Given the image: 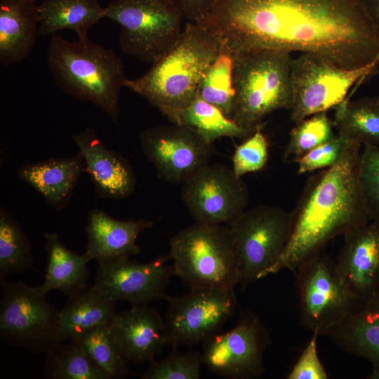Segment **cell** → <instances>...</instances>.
<instances>
[{
    "mask_svg": "<svg viewBox=\"0 0 379 379\" xmlns=\"http://www.w3.org/2000/svg\"><path fill=\"white\" fill-rule=\"evenodd\" d=\"M168 345L193 346L220 332L238 305L234 288H190L180 297L165 295Z\"/></svg>",
    "mask_w": 379,
    "mask_h": 379,
    "instance_id": "obj_11",
    "label": "cell"
},
{
    "mask_svg": "<svg viewBox=\"0 0 379 379\" xmlns=\"http://www.w3.org/2000/svg\"><path fill=\"white\" fill-rule=\"evenodd\" d=\"M343 236L337 271L350 296L359 302L379 292V221L370 220Z\"/></svg>",
    "mask_w": 379,
    "mask_h": 379,
    "instance_id": "obj_17",
    "label": "cell"
},
{
    "mask_svg": "<svg viewBox=\"0 0 379 379\" xmlns=\"http://www.w3.org/2000/svg\"><path fill=\"white\" fill-rule=\"evenodd\" d=\"M361 144L350 141L333 166L312 175L291 214L288 243L262 279L295 272L329 241L370 221L359 181Z\"/></svg>",
    "mask_w": 379,
    "mask_h": 379,
    "instance_id": "obj_2",
    "label": "cell"
},
{
    "mask_svg": "<svg viewBox=\"0 0 379 379\" xmlns=\"http://www.w3.org/2000/svg\"><path fill=\"white\" fill-rule=\"evenodd\" d=\"M349 142L337 134L331 140L314 147L296 161L298 173L304 174L333 166L341 157Z\"/></svg>",
    "mask_w": 379,
    "mask_h": 379,
    "instance_id": "obj_37",
    "label": "cell"
},
{
    "mask_svg": "<svg viewBox=\"0 0 379 379\" xmlns=\"http://www.w3.org/2000/svg\"><path fill=\"white\" fill-rule=\"evenodd\" d=\"M32 267V251L26 234L6 211L1 209L0 281Z\"/></svg>",
    "mask_w": 379,
    "mask_h": 379,
    "instance_id": "obj_31",
    "label": "cell"
},
{
    "mask_svg": "<svg viewBox=\"0 0 379 379\" xmlns=\"http://www.w3.org/2000/svg\"><path fill=\"white\" fill-rule=\"evenodd\" d=\"M359 181L369 220L379 221V147L365 145L361 152Z\"/></svg>",
    "mask_w": 379,
    "mask_h": 379,
    "instance_id": "obj_35",
    "label": "cell"
},
{
    "mask_svg": "<svg viewBox=\"0 0 379 379\" xmlns=\"http://www.w3.org/2000/svg\"><path fill=\"white\" fill-rule=\"evenodd\" d=\"M169 260L168 255L147 263L129 257L98 262L93 284L107 298L132 305L164 299L169 279L174 275L173 267L166 265Z\"/></svg>",
    "mask_w": 379,
    "mask_h": 379,
    "instance_id": "obj_16",
    "label": "cell"
},
{
    "mask_svg": "<svg viewBox=\"0 0 379 379\" xmlns=\"http://www.w3.org/2000/svg\"><path fill=\"white\" fill-rule=\"evenodd\" d=\"M333 123L326 112L315 114L296 124L290 133V138L284 154L286 162H296L314 147L335 136Z\"/></svg>",
    "mask_w": 379,
    "mask_h": 379,
    "instance_id": "obj_33",
    "label": "cell"
},
{
    "mask_svg": "<svg viewBox=\"0 0 379 379\" xmlns=\"http://www.w3.org/2000/svg\"><path fill=\"white\" fill-rule=\"evenodd\" d=\"M379 62L347 69L321 55L302 53L292 60L291 117L296 124L308 117L335 107L346 99L354 83L375 74Z\"/></svg>",
    "mask_w": 379,
    "mask_h": 379,
    "instance_id": "obj_9",
    "label": "cell"
},
{
    "mask_svg": "<svg viewBox=\"0 0 379 379\" xmlns=\"http://www.w3.org/2000/svg\"><path fill=\"white\" fill-rule=\"evenodd\" d=\"M201 25L230 56L282 49L347 69L379 62V30L361 0H215Z\"/></svg>",
    "mask_w": 379,
    "mask_h": 379,
    "instance_id": "obj_1",
    "label": "cell"
},
{
    "mask_svg": "<svg viewBox=\"0 0 379 379\" xmlns=\"http://www.w3.org/2000/svg\"><path fill=\"white\" fill-rule=\"evenodd\" d=\"M270 344L267 328L251 310L241 312L236 326L203 343L202 364L212 373L232 379L260 376L263 354Z\"/></svg>",
    "mask_w": 379,
    "mask_h": 379,
    "instance_id": "obj_13",
    "label": "cell"
},
{
    "mask_svg": "<svg viewBox=\"0 0 379 379\" xmlns=\"http://www.w3.org/2000/svg\"><path fill=\"white\" fill-rule=\"evenodd\" d=\"M104 15L121 27V51L152 63L175 44L183 29L184 18L172 0H114L105 8Z\"/></svg>",
    "mask_w": 379,
    "mask_h": 379,
    "instance_id": "obj_7",
    "label": "cell"
},
{
    "mask_svg": "<svg viewBox=\"0 0 379 379\" xmlns=\"http://www.w3.org/2000/svg\"><path fill=\"white\" fill-rule=\"evenodd\" d=\"M166 117L174 124L197 130L211 143L223 137L246 139L254 133L240 128L217 107L197 96L187 106Z\"/></svg>",
    "mask_w": 379,
    "mask_h": 379,
    "instance_id": "obj_28",
    "label": "cell"
},
{
    "mask_svg": "<svg viewBox=\"0 0 379 379\" xmlns=\"http://www.w3.org/2000/svg\"><path fill=\"white\" fill-rule=\"evenodd\" d=\"M47 252L45 281L36 286L39 292L46 295L58 290L68 296L88 284L90 276L84 254L78 255L66 247L57 233H44Z\"/></svg>",
    "mask_w": 379,
    "mask_h": 379,
    "instance_id": "obj_25",
    "label": "cell"
},
{
    "mask_svg": "<svg viewBox=\"0 0 379 379\" xmlns=\"http://www.w3.org/2000/svg\"><path fill=\"white\" fill-rule=\"evenodd\" d=\"M108 379L124 378L133 373L128 360L112 334L109 324L95 327L72 340Z\"/></svg>",
    "mask_w": 379,
    "mask_h": 379,
    "instance_id": "obj_29",
    "label": "cell"
},
{
    "mask_svg": "<svg viewBox=\"0 0 379 379\" xmlns=\"http://www.w3.org/2000/svg\"><path fill=\"white\" fill-rule=\"evenodd\" d=\"M294 272L302 324L325 335L357 302L342 283L335 262L322 253L302 262Z\"/></svg>",
    "mask_w": 379,
    "mask_h": 379,
    "instance_id": "obj_12",
    "label": "cell"
},
{
    "mask_svg": "<svg viewBox=\"0 0 379 379\" xmlns=\"http://www.w3.org/2000/svg\"><path fill=\"white\" fill-rule=\"evenodd\" d=\"M291 212L260 205L243 211L230 225L239 259L242 290L262 279L280 257L289 239Z\"/></svg>",
    "mask_w": 379,
    "mask_h": 379,
    "instance_id": "obj_10",
    "label": "cell"
},
{
    "mask_svg": "<svg viewBox=\"0 0 379 379\" xmlns=\"http://www.w3.org/2000/svg\"><path fill=\"white\" fill-rule=\"evenodd\" d=\"M182 199L195 222L229 225L246 209V184L232 169L208 164L182 184Z\"/></svg>",
    "mask_w": 379,
    "mask_h": 379,
    "instance_id": "obj_15",
    "label": "cell"
},
{
    "mask_svg": "<svg viewBox=\"0 0 379 379\" xmlns=\"http://www.w3.org/2000/svg\"><path fill=\"white\" fill-rule=\"evenodd\" d=\"M187 22L201 24L208 17L215 0H172Z\"/></svg>",
    "mask_w": 379,
    "mask_h": 379,
    "instance_id": "obj_39",
    "label": "cell"
},
{
    "mask_svg": "<svg viewBox=\"0 0 379 379\" xmlns=\"http://www.w3.org/2000/svg\"><path fill=\"white\" fill-rule=\"evenodd\" d=\"M36 0L0 1V64L10 65L26 58L39 36Z\"/></svg>",
    "mask_w": 379,
    "mask_h": 379,
    "instance_id": "obj_22",
    "label": "cell"
},
{
    "mask_svg": "<svg viewBox=\"0 0 379 379\" xmlns=\"http://www.w3.org/2000/svg\"><path fill=\"white\" fill-rule=\"evenodd\" d=\"M361 1L368 15L379 30V0Z\"/></svg>",
    "mask_w": 379,
    "mask_h": 379,
    "instance_id": "obj_40",
    "label": "cell"
},
{
    "mask_svg": "<svg viewBox=\"0 0 379 379\" xmlns=\"http://www.w3.org/2000/svg\"><path fill=\"white\" fill-rule=\"evenodd\" d=\"M333 126L348 141L379 147V96L346 98L335 107Z\"/></svg>",
    "mask_w": 379,
    "mask_h": 379,
    "instance_id": "obj_27",
    "label": "cell"
},
{
    "mask_svg": "<svg viewBox=\"0 0 379 379\" xmlns=\"http://www.w3.org/2000/svg\"><path fill=\"white\" fill-rule=\"evenodd\" d=\"M268 145L262 128H259L237 146L232 157L234 174L241 178L246 173L262 170L268 160Z\"/></svg>",
    "mask_w": 379,
    "mask_h": 379,
    "instance_id": "obj_36",
    "label": "cell"
},
{
    "mask_svg": "<svg viewBox=\"0 0 379 379\" xmlns=\"http://www.w3.org/2000/svg\"><path fill=\"white\" fill-rule=\"evenodd\" d=\"M46 379H108L74 341L57 343L46 354Z\"/></svg>",
    "mask_w": 379,
    "mask_h": 379,
    "instance_id": "obj_30",
    "label": "cell"
},
{
    "mask_svg": "<svg viewBox=\"0 0 379 379\" xmlns=\"http://www.w3.org/2000/svg\"><path fill=\"white\" fill-rule=\"evenodd\" d=\"M325 335L344 352L368 360V378L379 379V292L357 302Z\"/></svg>",
    "mask_w": 379,
    "mask_h": 379,
    "instance_id": "obj_20",
    "label": "cell"
},
{
    "mask_svg": "<svg viewBox=\"0 0 379 379\" xmlns=\"http://www.w3.org/2000/svg\"><path fill=\"white\" fill-rule=\"evenodd\" d=\"M174 275L190 288H234L240 259L229 225L195 222L170 241Z\"/></svg>",
    "mask_w": 379,
    "mask_h": 379,
    "instance_id": "obj_6",
    "label": "cell"
},
{
    "mask_svg": "<svg viewBox=\"0 0 379 379\" xmlns=\"http://www.w3.org/2000/svg\"><path fill=\"white\" fill-rule=\"evenodd\" d=\"M319 335L314 332L298 361L287 375V379H326L327 373L317 349Z\"/></svg>",
    "mask_w": 379,
    "mask_h": 379,
    "instance_id": "obj_38",
    "label": "cell"
},
{
    "mask_svg": "<svg viewBox=\"0 0 379 379\" xmlns=\"http://www.w3.org/2000/svg\"><path fill=\"white\" fill-rule=\"evenodd\" d=\"M84 157L79 152L68 158L50 159L21 167L18 176L33 187L58 211L64 208L83 171Z\"/></svg>",
    "mask_w": 379,
    "mask_h": 379,
    "instance_id": "obj_23",
    "label": "cell"
},
{
    "mask_svg": "<svg viewBox=\"0 0 379 379\" xmlns=\"http://www.w3.org/2000/svg\"><path fill=\"white\" fill-rule=\"evenodd\" d=\"M48 67L57 86L82 102H91L118 121L121 90L125 87L121 59L110 48L88 36L69 41L51 35L47 48Z\"/></svg>",
    "mask_w": 379,
    "mask_h": 379,
    "instance_id": "obj_4",
    "label": "cell"
},
{
    "mask_svg": "<svg viewBox=\"0 0 379 379\" xmlns=\"http://www.w3.org/2000/svg\"><path fill=\"white\" fill-rule=\"evenodd\" d=\"M116 311V301L103 296L94 284H87L69 294L59 311L60 342L72 340L90 329L109 324Z\"/></svg>",
    "mask_w": 379,
    "mask_h": 379,
    "instance_id": "obj_24",
    "label": "cell"
},
{
    "mask_svg": "<svg viewBox=\"0 0 379 379\" xmlns=\"http://www.w3.org/2000/svg\"><path fill=\"white\" fill-rule=\"evenodd\" d=\"M39 36H48L64 29L87 36L88 31L105 18V8L98 0H43L38 5Z\"/></svg>",
    "mask_w": 379,
    "mask_h": 379,
    "instance_id": "obj_26",
    "label": "cell"
},
{
    "mask_svg": "<svg viewBox=\"0 0 379 379\" xmlns=\"http://www.w3.org/2000/svg\"><path fill=\"white\" fill-rule=\"evenodd\" d=\"M0 283V337L4 341L36 354H46L60 343L59 311L46 295L22 280Z\"/></svg>",
    "mask_w": 379,
    "mask_h": 379,
    "instance_id": "obj_8",
    "label": "cell"
},
{
    "mask_svg": "<svg viewBox=\"0 0 379 379\" xmlns=\"http://www.w3.org/2000/svg\"><path fill=\"white\" fill-rule=\"evenodd\" d=\"M109 327L129 362H150L168 345L164 321L147 304L117 313Z\"/></svg>",
    "mask_w": 379,
    "mask_h": 379,
    "instance_id": "obj_19",
    "label": "cell"
},
{
    "mask_svg": "<svg viewBox=\"0 0 379 379\" xmlns=\"http://www.w3.org/2000/svg\"><path fill=\"white\" fill-rule=\"evenodd\" d=\"M152 225L153 222L145 219L118 220L102 210H93L86 226L88 242L84 254L98 262L138 254L137 238Z\"/></svg>",
    "mask_w": 379,
    "mask_h": 379,
    "instance_id": "obj_21",
    "label": "cell"
},
{
    "mask_svg": "<svg viewBox=\"0 0 379 379\" xmlns=\"http://www.w3.org/2000/svg\"><path fill=\"white\" fill-rule=\"evenodd\" d=\"M231 57L234 92L231 119L238 126L255 132L274 111L291 109L290 51L259 49Z\"/></svg>",
    "mask_w": 379,
    "mask_h": 379,
    "instance_id": "obj_5",
    "label": "cell"
},
{
    "mask_svg": "<svg viewBox=\"0 0 379 379\" xmlns=\"http://www.w3.org/2000/svg\"><path fill=\"white\" fill-rule=\"evenodd\" d=\"M197 96L220 109L231 119L234 92L232 86V59L220 53L204 73Z\"/></svg>",
    "mask_w": 379,
    "mask_h": 379,
    "instance_id": "obj_32",
    "label": "cell"
},
{
    "mask_svg": "<svg viewBox=\"0 0 379 379\" xmlns=\"http://www.w3.org/2000/svg\"><path fill=\"white\" fill-rule=\"evenodd\" d=\"M73 139L100 196L119 199L133 192L136 180L132 167L121 154L108 149L92 128L74 134Z\"/></svg>",
    "mask_w": 379,
    "mask_h": 379,
    "instance_id": "obj_18",
    "label": "cell"
},
{
    "mask_svg": "<svg viewBox=\"0 0 379 379\" xmlns=\"http://www.w3.org/2000/svg\"><path fill=\"white\" fill-rule=\"evenodd\" d=\"M202 364L201 354L190 350L180 352L177 348L163 360L150 361L142 379H199Z\"/></svg>",
    "mask_w": 379,
    "mask_h": 379,
    "instance_id": "obj_34",
    "label": "cell"
},
{
    "mask_svg": "<svg viewBox=\"0 0 379 379\" xmlns=\"http://www.w3.org/2000/svg\"><path fill=\"white\" fill-rule=\"evenodd\" d=\"M220 53V43L213 32L201 24L187 22L175 44L145 74L127 79L125 87L166 116L197 97L204 73Z\"/></svg>",
    "mask_w": 379,
    "mask_h": 379,
    "instance_id": "obj_3",
    "label": "cell"
},
{
    "mask_svg": "<svg viewBox=\"0 0 379 379\" xmlns=\"http://www.w3.org/2000/svg\"><path fill=\"white\" fill-rule=\"evenodd\" d=\"M143 153L159 178L183 184L209 164L214 148L197 130L178 124L159 125L140 135Z\"/></svg>",
    "mask_w": 379,
    "mask_h": 379,
    "instance_id": "obj_14",
    "label": "cell"
}]
</instances>
